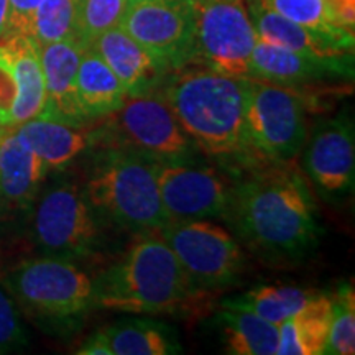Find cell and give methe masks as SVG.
<instances>
[{"label": "cell", "mask_w": 355, "mask_h": 355, "mask_svg": "<svg viewBox=\"0 0 355 355\" xmlns=\"http://www.w3.org/2000/svg\"><path fill=\"white\" fill-rule=\"evenodd\" d=\"M123 84L128 96L150 92L168 69L150 55L122 26L107 30L89 44Z\"/></svg>", "instance_id": "cell-17"}, {"label": "cell", "mask_w": 355, "mask_h": 355, "mask_svg": "<svg viewBox=\"0 0 355 355\" xmlns=\"http://www.w3.org/2000/svg\"><path fill=\"white\" fill-rule=\"evenodd\" d=\"M196 0H140L121 26L168 71L196 60Z\"/></svg>", "instance_id": "cell-9"}, {"label": "cell", "mask_w": 355, "mask_h": 355, "mask_svg": "<svg viewBox=\"0 0 355 355\" xmlns=\"http://www.w3.org/2000/svg\"><path fill=\"white\" fill-rule=\"evenodd\" d=\"M137 2H140V0H127L128 6H133V3H137Z\"/></svg>", "instance_id": "cell-38"}, {"label": "cell", "mask_w": 355, "mask_h": 355, "mask_svg": "<svg viewBox=\"0 0 355 355\" xmlns=\"http://www.w3.org/2000/svg\"><path fill=\"white\" fill-rule=\"evenodd\" d=\"M50 168L8 127L0 139V198L12 206H26L42 188Z\"/></svg>", "instance_id": "cell-18"}, {"label": "cell", "mask_w": 355, "mask_h": 355, "mask_svg": "<svg viewBox=\"0 0 355 355\" xmlns=\"http://www.w3.org/2000/svg\"><path fill=\"white\" fill-rule=\"evenodd\" d=\"M114 355H171L180 354L176 332L153 319L128 318L104 327Z\"/></svg>", "instance_id": "cell-23"}, {"label": "cell", "mask_w": 355, "mask_h": 355, "mask_svg": "<svg viewBox=\"0 0 355 355\" xmlns=\"http://www.w3.org/2000/svg\"><path fill=\"white\" fill-rule=\"evenodd\" d=\"M248 78L211 68L176 69L159 94L199 152L214 158H245L243 115Z\"/></svg>", "instance_id": "cell-3"}, {"label": "cell", "mask_w": 355, "mask_h": 355, "mask_svg": "<svg viewBox=\"0 0 355 355\" xmlns=\"http://www.w3.org/2000/svg\"><path fill=\"white\" fill-rule=\"evenodd\" d=\"M306 97L295 86L248 78L243 146L245 158L285 165L306 144Z\"/></svg>", "instance_id": "cell-6"}, {"label": "cell", "mask_w": 355, "mask_h": 355, "mask_svg": "<svg viewBox=\"0 0 355 355\" xmlns=\"http://www.w3.org/2000/svg\"><path fill=\"white\" fill-rule=\"evenodd\" d=\"M355 352V293L345 283L331 296L329 336L324 354L352 355Z\"/></svg>", "instance_id": "cell-28"}, {"label": "cell", "mask_w": 355, "mask_h": 355, "mask_svg": "<svg viewBox=\"0 0 355 355\" xmlns=\"http://www.w3.org/2000/svg\"><path fill=\"white\" fill-rule=\"evenodd\" d=\"M127 8V0H79V42L89 46L99 35L121 26Z\"/></svg>", "instance_id": "cell-29"}, {"label": "cell", "mask_w": 355, "mask_h": 355, "mask_svg": "<svg viewBox=\"0 0 355 355\" xmlns=\"http://www.w3.org/2000/svg\"><path fill=\"white\" fill-rule=\"evenodd\" d=\"M28 344L20 311L6 283H0V355L19 352Z\"/></svg>", "instance_id": "cell-30"}, {"label": "cell", "mask_w": 355, "mask_h": 355, "mask_svg": "<svg viewBox=\"0 0 355 355\" xmlns=\"http://www.w3.org/2000/svg\"><path fill=\"white\" fill-rule=\"evenodd\" d=\"M257 33L245 0L198 3L196 60L225 76L250 78Z\"/></svg>", "instance_id": "cell-11"}, {"label": "cell", "mask_w": 355, "mask_h": 355, "mask_svg": "<svg viewBox=\"0 0 355 355\" xmlns=\"http://www.w3.org/2000/svg\"><path fill=\"white\" fill-rule=\"evenodd\" d=\"M304 170L326 196H340L354 188L355 137L352 121L337 117L314 130L303 157Z\"/></svg>", "instance_id": "cell-13"}, {"label": "cell", "mask_w": 355, "mask_h": 355, "mask_svg": "<svg viewBox=\"0 0 355 355\" xmlns=\"http://www.w3.org/2000/svg\"><path fill=\"white\" fill-rule=\"evenodd\" d=\"M224 219L248 248L273 259L304 255L321 230L304 180L283 165H268L234 183Z\"/></svg>", "instance_id": "cell-1"}, {"label": "cell", "mask_w": 355, "mask_h": 355, "mask_svg": "<svg viewBox=\"0 0 355 355\" xmlns=\"http://www.w3.org/2000/svg\"><path fill=\"white\" fill-rule=\"evenodd\" d=\"M20 97L19 78L10 51L0 42V125L13 127V114Z\"/></svg>", "instance_id": "cell-31"}, {"label": "cell", "mask_w": 355, "mask_h": 355, "mask_svg": "<svg viewBox=\"0 0 355 355\" xmlns=\"http://www.w3.org/2000/svg\"><path fill=\"white\" fill-rule=\"evenodd\" d=\"M10 51L17 78H19L20 97L13 114V127L37 117L44 109V78L40 60V46L32 37L8 35L2 40Z\"/></svg>", "instance_id": "cell-22"}, {"label": "cell", "mask_w": 355, "mask_h": 355, "mask_svg": "<svg viewBox=\"0 0 355 355\" xmlns=\"http://www.w3.org/2000/svg\"><path fill=\"white\" fill-rule=\"evenodd\" d=\"M8 25V0H0V40L6 38Z\"/></svg>", "instance_id": "cell-35"}, {"label": "cell", "mask_w": 355, "mask_h": 355, "mask_svg": "<svg viewBox=\"0 0 355 355\" xmlns=\"http://www.w3.org/2000/svg\"><path fill=\"white\" fill-rule=\"evenodd\" d=\"M217 322L232 355H277L278 326L248 311L220 308Z\"/></svg>", "instance_id": "cell-24"}, {"label": "cell", "mask_w": 355, "mask_h": 355, "mask_svg": "<svg viewBox=\"0 0 355 355\" xmlns=\"http://www.w3.org/2000/svg\"><path fill=\"white\" fill-rule=\"evenodd\" d=\"M32 234L43 255L87 259L101 245L97 212L86 191L74 183H58L40 196L33 212Z\"/></svg>", "instance_id": "cell-7"}, {"label": "cell", "mask_w": 355, "mask_h": 355, "mask_svg": "<svg viewBox=\"0 0 355 355\" xmlns=\"http://www.w3.org/2000/svg\"><path fill=\"white\" fill-rule=\"evenodd\" d=\"M158 165L128 146L109 150L87 180L89 202L119 227L139 234L157 232L168 224L158 193Z\"/></svg>", "instance_id": "cell-4"}, {"label": "cell", "mask_w": 355, "mask_h": 355, "mask_svg": "<svg viewBox=\"0 0 355 355\" xmlns=\"http://www.w3.org/2000/svg\"><path fill=\"white\" fill-rule=\"evenodd\" d=\"M354 53L311 58L257 38L250 58V78L283 86H301L327 78H352Z\"/></svg>", "instance_id": "cell-14"}, {"label": "cell", "mask_w": 355, "mask_h": 355, "mask_svg": "<svg viewBox=\"0 0 355 355\" xmlns=\"http://www.w3.org/2000/svg\"><path fill=\"white\" fill-rule=\"evenodd\" d=\"M331 3L332 10L336 12L340 24L354 30L355 26V0H327Z\"/></svg>", "instance_id": "cell-34"}, {"label": "cell", "mask_w": 355, "mask_h": 355, "mask_svg": "<svg viewBox=\"0 0 355 355\" xmlns=\"http://www.w3.org/2000/svg\"><path fill=\"white\" fill-rule=\"evenodd\" d=\"M266 7L354 53V30L340 24L327 0H261Z\"/></svg>", "instance_id": "cell-26"}, {"label": "cell", "mask_w": 355, "mask_h": 355, "mask_svg": "<svg viewBox=\"0 0 355 355\" xmlns=\"http://www.w3.org/2000/svg\"><path fill=\"white\" fill-rule=\"evenodd\" d=\"M6 286L30 318L51 326H73L96 306L94 282L73 260H25L8 273Z\"/></svg>", "instance_id": "cell-5"}, {"label": "cell", "mask_w": 355, "mask_h": 355, "mask_svg": "<svg viewBox=\"0 0 355 355\" xmlns=\"http://www.w3.org/2000/svg\"><path fill=\"white\" fill-rule=\"evenodd\" d=\"M331 296L319 293L278 326L277 355H321L329 336Z\"/></svg>", "instance_id": "cell-21"}, {"label": "cell", "mask_w": 355, "mask_h": 355, "mask_svg": "<svg viewBox=\"0 0 355 355\" xmlns=\"http://www.w3.org/2000/svg\"><path fill=\"white\" fill-rule=\"evenodd\" d=\"M79 0H43L35 10L28 37L38 44L78 40Z\"/></svg>", "instance_id": "cell-27"}, {"label": "cell", "mask_w": 355, "mask_h": 355, "mask_svg": "<svg viewBox=\"0 0 355 355\" xmlns=\"http://www.w3.org/2000/svg\"><path fill=\"white\" fill-rule=\"evenodd\" d=\"M123 84L94 48H84L76 76V97L86 121L112 115L127 97Z\"/></svg>", "instance_id": "cell-20"}, {"label": "cell", "mask_w": 355, "mask_h": 355, "mask_svg": "<svg viewBox=\"0 0 355 355\" xmlns=\"http://www.w3.org/2000/svg\"><path fill=\"white\" fill-rule=\"evenodd\" d=\"M318 295L319 291L298 286H257L237 298L225 300L222 308L248 311L265 321L279 326L293 314L303 309Z\"/></svg>", "instance_id": "cell-25"}, {"label": "cell", "mask_w": 355, "mask_h": 355, "mask_svg": "<svg viewBox=\"0 0 355 355\" xmlns=\"http://www.w3.org/2000/svg\"><path fill=\"white\" fill-rule=\"evenodd\" d=\"M13 128L50 170H64L99 139L86 123L71 122L46 112Z\"/></svg>", "instance_id": "cell-15"}, {"label": "cell", "mask_w": 355, "mask_h": 355, "mask_svg": "<svg viewBox=\"0 0 355 355\" xmlns=\"http://www.w3.org/2000/svg\"><path fill=\"white\" fill-rule=\"evenodd\" d=\"M94 285L96 306L125 314H178L209 295L191 283L157 234H141Z\"/></svg>", "instance_id": "cell-2"}, {"label": "cell", "mask_w": 355, "mask_h": 355, "mask_svg": "<svg viewBox=\"0 0 355 355\" xmlns=\"http://www.w3.org/2000/svg\"><path fill=\"white\" fill-rule=\"evenodd\" d=\"M114 115V130L128 148L158 163H183L196 145L159 92L127 96Z\"/></svg>", "instance_id": "cell-10"}, {"label": "cell", "mask_w": 355, "mask_h": 355, "mask_svg": "<svg viewBox=\"0 0 355 355\" xmlns=\"http://www.w3.org/2000/svg\"><path fill=\"white\" fill-rule=\"evenodd\" d=\"M44 78V109L42 112L56 115L71 122L86 123L76 97V76L84 44L78 40L38 44Z\"/></svg>", "instance_id": "cell-16"}, {"label": "cell", "mask_w": 355, "mask_h": 355, "mask_svg": "<svg viewBox=\"0 0 355 355\" xmlns=\"http://www.w3.org/2000/svg\"><path fill=\"white\" fill-rule=\"evenodd\" d=\"M211 2H217V0H196V3H211Z\"/></svg>", "instance_id": "cell-37"}, {"label": "cell", "mask_w": 355, "mask_h": 355, "mask_svg": "<svg viewBox=\"0 0 355 355\" xmlns=\"http://www.w3.org/2000/svg\"><path fill=\"white\" fill-rule=\"evenodd\" d=\"M43 0H8V25L7 35H26L28 37L30 24L33 13Z\"/></svg>", "instance_id": "cell-32"}, {"label": "cell", "mask_w": 355, "mask_h": 355, "mask_svg": "<svg viewBox=\"0 0 355 355\" xmlns=\"http://www.w3.org/2000/svg\"><path fill=\"white\" fill-rule=\"evenodd\" d=\"M78 355H114L112 345L104 329H97L76 350Z\"/></svg>", "instance_id": "cell-33"}, {"label": "cell", "mask_w": 355, "mask_h": 355, "mask_svg": "<svg viewBox=\"0 0 355 355\" xmlns=\"http://www.w3.org/2000/svg\"><path fill=\"white\" fill-rule=\"evenodd\" d=\"M245 6L254 24L257 38L266 43L278 44L311 58H332L350 55L332 40L304 28L295 21L285 19L279 13L266 7L261 0H245Z\"/></svg>", "instance_id": "cell-19"}, {"label": "cell", "mask_w": 355, "mask_h": 355, "mask_svg": "<svg viewBox=\"0 0 355 355\" xmlns=\"http://www.w3.org/2000/svg\"><path fill=\"white\" fill-rule=\"evenodd\" d=\"M0 42H2V40H0Z\"/></svg>", "instance_id": "cell-39"}, {"label": "cell", "mask_w": 355, "mask_h": 355, "mask_svg": "<svg viewBox=\"0 0 355 355\" xmlns=\"http://www.w3.org/2000/svg\"><path fill=\"white\" fill-rule=\"evenodd\" d=\"M234 183L214 168L188 163H159L158 193L168 222L224 217Z\"/></svg>", "instance_id": "cell-12"}, {"label": "cell", "mask_w": 355, "mask_h": 355, "mask_svg": "<svg viewBox=\"0 0 355 355\" xmlns=\"http://www.w3.org/2000/svg\"><path fill=\"white\" fill-rule=\"evenodd\" d=\"M7 128H8V127H3V125H0V139H2V137H3V133L7 132Z\"/></svg>", "instance_id": "cell-36"}, {"label": "cell", "mask_w": 355, "mask_h": 355, "mask_svg": "<svg viewBox=\"0 0 355 355\" xmlns=\"http://www.w3.org/2000/svg\"><path fill=\"white\" fill-rule=\"evenodd\" d=\"M157 234L194 286L211 293L230 286L245 268V257L227 230L207 219L168 222Z\"/></svg>", "instance_id": "cell-8"}]
</instances>
